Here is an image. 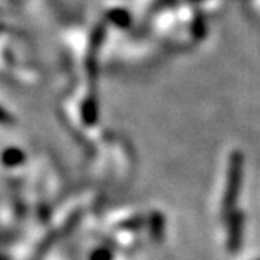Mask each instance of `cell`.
I'll list each match as a JSON object with an SVG mask.
<instances>
[{"instance_id": "6da1fadb", "label": "cell", "mask_w": 260, "mask_h": 260, "mask_svg": "<svg viewBox=\"0 0 260 260\" xmlns=\"http://www.w3.org/2000/svg\"><path fill=\"white\" fill-rule=\"evenodd\" d=\"M240 240H241V219L240 216H237V219H234L232 222V228H231V249L237 251L240 246Z\"/></svg>"}]
</instances>
